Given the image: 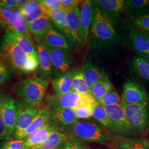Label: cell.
<instances>
[{"label": "cell", "instance_id": "22", "mask_svg": "<svg viewBox=\"0 0 149 149\" xmlns=\"http://www.w3.org/2000/svg\"><path fill=\"white\" fill-rule=\"evenodd\" d=\"M83 71L86 85L90 90L100 81L108 78L104 70L101 69L90 60L86 62Z\"/></svg>", "mask_w": 149, "mask_h": 149}, {"label": "cell", "instance_id": "35", "mask_svg": "<svg viewBox=\"0 0 149 149\" xmlns=\"http://www.w3.org/2000/svg\"><path fill=\"white\" fill-rule=\"evenodd\" d=\"M47 10L42 5L31 11L27 16L24 17L27 26L43 16L47 15Z\"/></svg>", "mask_w": 149, "mask_h": 149}, {"label": "cell", "instance_id": "44", "mask_svg": "<svg viewBox=\"0 0 149 149\" xmlns=\"http://www.w3.org/2000/svg\"><path fill=\"white\" fill-rule=\"evenodd\" d=\"M10 72L6 64L0 60V85L5 83L9 78Z\"/></svg>", "mask_w": 149, "mask_h": 149}, {"label": "cell", "instance_id": "47", "mask_svg": "<svg viewBox=\"0 0 149 149\" xmlns=\"http://www.w3.org/2000/svg\"><path fill=\"white\" fill-rule=\"evenodd\" d=\"M0 60H1V56H0Z\"/></svg>", "mask_w": 149, "mask_h": 149}, {"label": "cell", "instance_id": "33", "mask_svg": "<svg viewBox=\"0 0 149 149\" xmlns=\"http://www.w3.org/2000/svg\"><path fill=\"white\" fill-rule=\"evenodd\" d=\"M67 12L63 9L55 10H47V15L50 19L52 23L65 34L66 17Z\"/></svg>", "mask_w": 149, "mask_h": 149}, {"label": "cell", "instance_id": "36", "mask_svg": "<svg viewBox=\"0 0 149 149\" xmlns=\"http://www.w3.org/2000/svg\"><path fill=\"white\" fill-rule=\"evenodd\" d=\"M132 26L137 31L149 33V15L135 17L132 21Z\"/></svg>", "mask_w": 149, "mask_h": 149}, {"label": "cell", "instance_id": "31", "mask_svg": "<svg viewBox=\"0 0 149 149\" xmlns=\"http://www.w3.org/2000/svg\"><path fill=\"white\" fill-rule=\"evenodd\" d=\"M113 88H114L113 85L108 77L104 80H102L93 86L91 89V93L97 102L100 100Z\"/></svg>", "mask_w": 149, "mask_h": 149}, {"label": "cell", "instance_id": "17", "mask_svg": "<svg viewBox=\"0 0 149 149\" xmlns=\"http://www.w3.org/2000/svg\"><path fill=\"white\" fill-rule=\"evenodd\" d=\"M51 121L56 123L60 130L72 128L79 122L74 110L70 109H58L52 113Z\"/></svg>", "mask_w": 149, "mask_h": 149}, {"label": "cell", "instance_id": "21", "mask_svg": "<svg viewBox=\"0 0 149 149\" xmlns=\"http://www.w3.org/2000/svg\"><path fill=\"white\" fill-rule=\"evenodd\" d=\"M131 72L138 80L149 82V56L134 57L131 63Z\"/></svg>", "mask_w": 149, "mask_h": 149}, {"label": "cell", "instance_id": "45", "mask_svg": "<svg viewBox=\"0 0 149 149\" xmlns=\"http://www.w3.org/2000/svg\"><path fill=\"white\" fill-rule=\"evenodd\" d=\"M2 149H26V147L23 139H17L8 141Z\"/></svg>", "mask_w": 149, "mask_h": 149}, {"label": "cell", "instance_id": "8", "mask_svg": "<svg viewBox=\"0 0 149 149\" xmlns=\"http://www.w3.org/2000/svg\"><path fill=\"white\" fill-rule=\"evenodd\" d=\"M16 125L14 136L18 140H22L23 134L31 125L39 111L38 108L34 107L23 101L16 103Z\"/></svg>", "mask_w": 149, "mask_h": 149}, {"label": "cell", "instance_id": "38", "mask_svg": "<svg viewBox=\"0 0 149 149\" xmlns=\"http://www.w3.org/2000/svg\"><path fill=\"white\" fill-rule=\"evenodd\" d=\"M4 97L0 93V141L11 138L8 133L3 115V103Z\"/></svg>", "mask_w": 149, "mask_h": 149}, {"label": "cell", "instance_id": "23", "mask_svg": "<svg viewBox=\"0 0 149 149\" xmlns=\"http://www.w3.org/2000/svg\"><path fill=\"white\" fill-rule=\"evenodd\" d=\"M72 71L69 70L52 81L54 91L56 97L65 96L72 91Z\"/></svg>", "mask_w": 149, "mask_h": 149}, {"label": "cell", "instance_id": "9", "mask_svg": "<svg viewBox=\"0 0 149 149\" xmlns=\"http://www.w3.org/2000/svg\"><path fill=\"white\" fill-rule=\"evenodd\" d=\"M87 104L98 105V104L91 94L84 95L71 91L65 96L56 97L52 103V107L53 111L58 109L75 110L80 107Z\"/></svg>", "mask_w": 149, "mask_h": 149}, {"label": "cell", "instance_id": "43", "mask_svg": "<svg viewBox=\"0 0 149 149\" xmlns=\"http://www.w3.org/2000/svg\"><path fill=\"white\" fill-rule=\"evenodd\" d=\"M81 2L78 0H60L63 9L66 12L73 10L79 7Z\"/></svg>", "mask_w": 149, "mask_h": 149}, {"label": "cell", "instance_id": "41", "mask_svg": "<svg viewBox=\"0 0 149 149\" xmlns=\"http://www.w3.org/2000/svg\"><path fill=\"white\" fill-rule=\"evenodd\" d=\"M27 1V0H1L0 4L9 8L18 10Z\"/></svg>", "mask_w": 149, "mask_h": 149}, {"label": "cell", "instance_id": "25", "mask_svg": "<svg viewBox=\"0 0 149 149\" xmlns=\"http://www.w3.org/2000/svg\"><path fill=\"white\" fill-rule=\"evenodd\" d=\"M48 48L70 50L71 46L64 36L52 27L44 37Z\"/></svg>", "mask_w": 149, "mask_h": 149}, {"label": "cell", "instance_id": "29", "mask_svg": "<svg viewBox=\"0 0 149 149\" xmlns=\"http://www.w3.org/2000/svg\"><path fill=\"white\" fill-rule=\"evenodd\" d=\"M67 134L60 130L54 132L50 134L47 141L42 144L31 149H54L58 148L62 144H65L69 139Z\"/></svg>", "mask_w": 149, "mask_h": 149}, {"label": "cell", "instance_id": "24", "mask_svg": "<svg viewBox=\"0 0 149 149\" xmlns=\"http://www.w3.org/2000/svg\"><path fill=\"white\" fill-rule=\"evenodd\" d=\"M116 149H149V141L143 138H114Z\"/></svg>", "mask_w": 149, "mask_h": 149}, {"label": "cell", "instance_id": "27", "mask_svg": "<svg viewBox=\"0 0 149 149\" xmlns=\"http://www.w3.org/2000/svg\"><path fill=\"white\" fill-rule=\"evenodd\" d=\"M27 27L30 33L36 38L44 37L53 26L49 17L45 15L33 22Z\"/></svg>", "mask_w": 149, "mask_h": 149}, {"label": "cell", "instance_id": "20", "mask_svg": "<svg viewBox=\"0 0 149 149\" xmlns=\"http://www.w3.org/2000/svg\"><path fill=\"white\" fill-rule=\"evenodd\" d=\"M3 115L8 133L11 136L15 134L16 125V103L12 97H4Z\"/></svg>", "mask_w": 149, "mask_h": 149}, {"label": "cell", "instance_id": "1", "mask_svg": "<svg viewBox=\"0 0 149 149\" xmlns=\"http://www.w3.org/2000/svg\"><path fill=\"white\" fill-rule=\"evenodd\" d=\"M1 49V59L5 60L15 72L29 74L38 69L39 62L25 53L6 33L2 38Z\"/></svg>", "mask_w": 149, "mask_h": 149}, {"label": "cell", "instance_id": "37", "mask_svg": "<svg viewBox=\"0 0 149 149\" xmlns=\"http://www.w3.org/2000/svg\"><path fill=\"white\" fill-rule=\"evenodd\" d=\"M98 105L87 104L76 108L74 110L76 117L78 119H87L93 117V109Z\"/></svg>", "mask_w": 149, "mask_h": 149}, {"label": "cell", "instance_id": "28", "mask_svg": "<svg viewBox=\"0 0 149 149\" xmlns=\"http://www.w3.org/2000/svg\"><path fill=\"white\" fill-rule=\"evenodd\" d=\"M126 11L135 17L149 15V0L125 1Z\"/></svg>", "mask_w": 149, "mask_h": 149}, {"label": "cell", "instance_id": "18", "mask_svg": "<svg viewBox=\"0 0 149 149\" xmlns=\"http://www.w3.org/2000/svg\"><path fill=\"white\" fill-rule=\"evenodd\" d=\"M80 7L71 11H67L65 35L69 39L72 45L77 40L80 24Z\"/></svg>", "mask_w": 149, "mask_h": 149}, {"label": "cell", "instance_id": "14", "mask_svg": "<svg viewBox=\"0 0 149 149\" xmlns=\"http://www.w3.org/2000/svg\"><path fill=\"white\" fill-rule=\"evenodd\" d=\"M48 50L55 75L58 76L69 70L73 59L66 50L50 48H48Z\"/></svg>", "mask_w": 149, "mask_h": 149}, {"label": "cell", "instance_id": "12", "mask_svg": "<svg viewBox=\"0 0 149 149\" xmlns=\"http://www.w3.org/2000/svg\"><path fill=\"white\" fill-rule=\"evenodd\" d=\"M92 3L112 22L117 21L124 12L126 11L125 1L123 0H96Z\"/></svg>", "mask_w": 149, "mask_h": 149}, {"label": "cell", "instance_id": "11", "mask_svg": "<svg viewBox=\"0 0 149 149\" xmlns=\"http://www.w3.org/2000/svg\"><path fill=\"white\" fill-rule=\"evenodd\" d=\"M37 48L39 66L38 71L43 79L50 80L53 74V65L48 47L44 37L34 38Z\"/></svg>", "mask_w": 149, "mask_h": 149}, {"label": "cell", "instance_id": "7", "mask_svg": "<svg viewBox=\"0 0 149 149\" xmlns=\"http://www.w3.org/2000/svg\"><path fill=\"white\" fill-rule=\"evenodd\" d=\"M112 120L114 133L116 136L124 138H132L138 133L128 122L120 104L104 107Z\"/></svg>", "mask_w": 149, "mask_h": 149}, {"label": "cell", "instance_id": "16", "mask_svg": "<svg viewBox=\"0 0 149 149\" xmlns=\"http://www.w3.org/2000/svg\"><path fill=\"white\" fill-rule=\"evenodd\" d=\"M129 45L140 55L149 56V33L135 30L129 36Z\"/></svg>", "mask_w": 149, "mask_h": 149}, {"label": "cell", "instance_id": "34", "mask_svg": "<svg viewBox=\"0 0 149 149\" xmlns=\"http://www.w3.org/2000/svg\"><path fill=\"white\" fill-rule=\"evenodd\" d=\"M120 102L121 99L119 94L114 88H113L100 100L97 101V103L100 106L106 107L117 105L120 104Z\"/></svg>", "mask_w": 149, "mask_h": 149}, {"label": "cell", "instance_id": "40", "mask_svg": "<svg viewBox=\"0 0 149 149\" xmlns=\"http://www.w3.org/2000/svg\"><path fill=\"white\" fill-rule=\"evenodd\" d=\"M63 149H88L81 141L74 137L70 138L64 144Z\"/></svg>", "mask_w": 149, "mask_h": 149}, {"label": "cell", "instance_id": "5", "mask_svg": "<svg viewBox=\"0 0 149 149\" xmlns=\"http://www.w3.org/2000/svg\"><path fill=\"white\" fill-rule=\"evenodd\" d=\"M120 104L134 129L137 133H144L149 125V102L128 104L121 101Z\"/></svg>", "mask_w": 149, "mask_h": 149}, {"label": "cell", "instance_id": "32", "mask_svg": "<svg viewBox=\"0 0 149 149\" xmlns=\"http://www.w3.org/2000/svg\"><path fill=\"white\" fill-rule=\"evenodd\" d=\"M93 117L102 126L114 133V128L112 120L103 107L98 105L94 108Z\"/></svg>", "mask_w": 149, "mask_h": 149}, {"label": "cell", "instance_id": "30", "mask_svg": "<svg viewBox=\"0 0 149 149\" xmlns=\"http://www.w3.org/2000/svg\"><path fill=\"white\" fill-rule=\"evenodd\" d=\"M72 91L84 95H89L91 90L87 86L83 70L72 71Z\"/></svg>", "mask_w": 149, "mask_h": 149}, {"label": "cell", "instance_id": "6", "mask_svg": "<svg viewBox=\"0 0 149 149\" xmlns=\"http://www.w3.org/2000/svg\"><path fill=\"white\" fill-rule=\"evenodd\" d=\"M0 27L7 29H11L32 38L28 30L24 17L17 10L6 7L0 4Z\"/></svg>", "mask_w": 149, "mask_h": 149}, {"label": "cell", "instance_id": "26", "mask_svg": "<svg viewBox=\"0 0 149 149\" xmlns=\"http://www.w3.org/2000/svg\"><path fill=\"white\" fill-rule=\"evenodd\" d=\"M52 113L47 109H40L38 112L32 124L22 135V139L26 138L31 134L43 127L51 120Z\"/></svg>", "mask_w": 149, "mask_h": 149}, {"label": "cell", "instance_id": "2", "mask_svg": "<svg viewBox=\"0 0 149 149\" xmlns=\"http://www.w3.org/2000/svg\"><path fill=\"white\" fill-rule=\"evenodd\" d=\"M49 84V80L31 77L22 80L15 85V92L22 101L34 107L39 106Z\"/></svg>", "mask_w": 149, "mask_h": 149}, {"label": "cell", "instance_id": "15", "mask_svg": "<svg viewBox=\"0 0 149 149\" xmlns=\"http://www.w3.org/2000/svg\"><path fill=\"white\" fill-rule=\"evenodd\" d=\"M59 126L55 123L50 121L43 127L40 128L36 132L31 134L24 140L26 149H31L32 148L38 146L47 140L50 134L54 132L60 130Z\"/></svg>", "mask_w": 149, "mask_h": 149}, {"label": "cell", "instance_id": "39", "mask_svg": "<svg viewBox=\"0 0 149 149\" xmlns=\"http://www.w3.org/2000/svg\"><path fill=\"white\" fill-rule=\"evenodd\" d=\"M40 6H42V4L40 1L29 0L18 10V11L20 12V13L23 16L25 17L27 16L31 11Z\"/></svg>", "mask_w": 149, "mask_h": 149}, {"label": "cell", "instance_id": "46", "mask_svg": "<svg viewBox=\"0 0 149 149\" xmlns=\"http://www.w3.org/2000/svg\"><path fill=\"white\" fill-rule=\"evenodd\" d=\"M63 149V148H55V149Z\"/></svg>", "mask_w": 149, "mask_h": 149}, {"label": "cell", "instance_id": "3", "mask_svg": "<svg viewBox=\"0 0 149 149\" xmlns=\"http://www.w3.org/2000/svg\"><path fill=\"white\" fill-rule=\"evenodd\" d=\"M91 31L92 37L100 46L113 43L117 38L113 23L92 3Z\"/></svg>", "mask_w": 149, "mask_h": 149}, {"label": "cell", "instance_id": "10", "mask_svg": "<svg viewBox=\"0 0 149 149\" xmlns=\"http://www.w3.org/2000/svg\"><path fill=\"white\" fill-rule=\"evenodd\" d=\"M147 91L138 82L128 80L123 86L121 101L128 104L144 103L149 102Z\"/></svg>", "mask_w": 149, "mask_h": 149}, {"label": "cell", "instance_id": "4", "mask_svg": "<svg viewBox=\"0 0 149 149\" xmlns=\"http://www.w3.org/2000/svg\"><path fill=\"white\" fill-rule=\"evenodd\" d=\"M70 131L73 136L80 141L91 143H106L110 140V136L92 121L78 122Z\"/></svg>", "mask_w": 149, "mask_h": 149}, {"label": "cell", "instance_id": "19", "mask_svg": "<svg viewBox=\"0 0 149 149\" xmlns=\"http://www.w3.org/2000/svg\"><path fill=\"white\" fill-rule=\"evenodd\" d=\"M6 33L14 40V42L25 53L39 62L37 52L34 47L32 38L26 37L11 29H7Z\"/></svg>", "mask_w": 149, "mask_h": 149}, {"label": "cell", "instance_id": "42", "mask_svg": "<svg viewBox=\"0 0 149 149\" xmlns=\"http://www.w3.org/2000/svg\"><path fill=\"white\" fill-rule=\"evenodd\" d=\"M42 5L47 10H55L63 9L60 0H41Z\"/></svg>", "mask_w": 149, "mask_h": 149}, {"label": "cell", "instance_id": "13", "mask_svg": "<svg viewBox=\"0 0 149 149\" xmlns=\"http://www.w3.org/2000/svg\"><path fill=\"white\" fill-rule=\"evenodd\" d=\"M92 6V1L85 0L82 2L80 8V24L77 40L82 44L87 42L91 23Z\"/></svg>", "mask_w": 149, "mask_h": 149}]
</instances>
